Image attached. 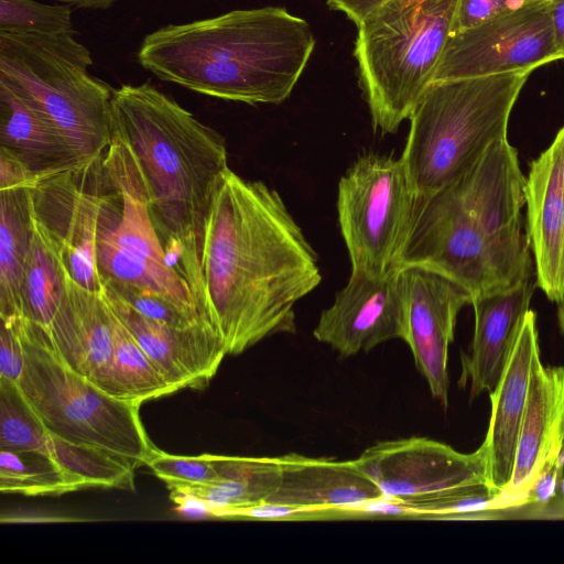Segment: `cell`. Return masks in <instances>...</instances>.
<instances>
[{"label":"cell","instance_id":"cell-35","mask_svg":"<svg viewBox=\"0 0 564 564\" xmlns=\"http://www.w3.org/2000/svg\"><path fill=\"white\" fill-rule=\"evenodd\" d=\"M18 317L0 318V379L17 384L24 368V354L18 329Z\"/></svg>","mask_w":564,"mask_h":564},{"label":"cell","instance_id":"cell-25","mask_svg":"<svg viewBox=\"0 0 564 564\" xmlns=\"http://www.w3.org/2000/svg\"><path fill=\"white\" fill-rule=\"evenodd\" d=\"M33 230L30 187L0 191V318L22 316V281Z\"/></svg>","mask_w":564,"mask_h":564},{"label":"cell","instance_id":"cell-17","mask_svg":"<svg viewBox=\"0 0 564 564\" xmlns=\"http://www.w3.org/2000/svg\"><path fill=\"white\" fill-rule=\"evenodd\" d=\"M524 200L535 282L558 304L564 299V127L531 162Z\"/></svg>","mask_w":564,"mask_h":564},{"label":"cell","instance_id":"cell-20","mask_svg":"<svg viewBox=\"0 0 564 564\" xmlns=\"http://www.w3.org/2000/svg\"><path fill=\"white\" fill-rule=\"evenodd\" d=\"M279 484L265 502L339 510L354 518L362 517V507L386 498L355 459L341 462L290 453L279 456Z\"/></svg>","mask_w":564,"mask_h":564},{"label":"cell","instance_id":"cell-12","mask_svg":"<svg viewBox=\"0 0 564 564\" xmlns=\"http://www.w3.org/2000/svg\"><path fill=\"white\" fill-rule=\"evenodd\" d=\"M560 59L549 0H535L521 9L453 33L433 82L513 72L532 73Z\"/></svg>","mask_w":564,"mask_h":564},{"label":"cell","instance_id":"cell-34","mask_svg":"<svg viewBox=\"0 0 564 564\" xmlns=\"http://www.w3.org/2000/svg\"><path fill=\"white\" fill-rule=\"evenodd\" d=\"M533 1L535 0H458L453 33L516 11Z\"/></svg>","mask_w":564,"mask_h":564},{"label":"cell","instance_id":"cell-8","mask_svg":"<svg viewBox=\"0 0 564 564\" xmlns=\"http://www.w3.org/2000/svg\"><path fill=\"white\" fill-rule=\"evenodd\" d=\"M89 50L74 35L0 32V77L25 91L63 133L80 163L111 144L113 88L93 76Z\"/></svg>","mask_w":564,"mask_h":564},{"label":"cell","instance_id":"cell-39","mask_svg":"<svg viewBox=\"0 0 564 564\" xmlns=\"http://www.w3.org/2000/svg\"><path fill=\"white\" fill-rule=\"evenodd\" d=\"M58 2L74 6L79 9L106 10L109 9L117 0H56Z\"/></svg>","mask_w":564,"mask_h":564},{"label":"cell","instance_id":"cell-26","mask_svg":"<svg viewBox=\"0 0 564 564\" xmlns=\"http://www.w3.org/2000/svg\"><path fill=\"white\" fill-rule=\"evenodd\" d=\"M112 315V356L95 384L112 398L138 404L178 391Z\"/></svg>","mask_w":564,"mask_h":564},{"label":"cell","instance_id":"cell-22","mask_svg":"<svg viewBox=\"0 0 564 564\" xmlns=\"http://www.w3.org/2000/svg\"><path fill=\"white\" fill-rule=\"evenodd\" d=\"M112 321L100 293L65 275L63 296L45 330L59 359L95 384L112 356Z\"/></svg>","mask_w":564,"mask_h":564},{"label":"cell","instance_id":"cell-30","mask_svg":"<svg viewBox=\"0 0 564 564\" xmlns=\"http://www.w3.org/2000/svg\"><path fill=\"white\" fill-rule=\"evenodd\" d=\"M51 434L28 404L19 386L0 379V449L50 456Z\"/></svg>","mask_w":564,"mask_h":564},{"label":"cell","instance_id":"cell-27","mask_svg":"<svg viewBox=\"0 0 564 564\" xmlns=\"http://www.w3.org/2000/svg\"><path fill=\"white\" fill-rule=\"evenodd\" d=\"M65 275L56 254L34 226L22 281V317L47 329L64 293Z\"/></svg>","mask_w":564,"mask_h":564},{"label":"cell","instance_id":"cell-3","mask_svg":"<svg viewBox=\"0 0 564 564\" xmlns=\"http://www.w3.org/2000/svg\"><path fill=\"white\" fill-rule=\"evenodd\" d=\"M110 110L112 138L135 160L169 267L199 281L207 215L229 170L225 139L150 82L113 88Z\"/></svg>","mask_w":564,"mask_h":564},{"label":"cell","instance_id":"cell-6","mask_svg":"<svg viewBox=\"0 0 564 564\" xmlns=\"http://www.w3.org/2000/svg\"><path fill=\"white\" fill-rule=\"evenodd\" d=\"M458 0H390L357 26L358 85L375 130L394 133L433 82Z\"/></svg>","mask_w":564,"mask_h":564},{"label":"cell","instance_id":"cell-11","mask_svg":"<svg viewBox=\"0 0 564 564\" xmlns=\"http://www.w3.org/2000/svg\"><path fill=\"white\" fill-rule=\"evenodd\" d=\"M355 463L386 498L402 506L489 487L485 442L473 453H460L421 436L381 441Z\"/></svg>","mask_w":564,"mask_h":564},{"label":"cell","instance_id":"cell-31","mask_svg":"<svg viewBox=\"0 0 564 564\" xmlns=\"http://www.w3.org/2000/svg\"><path fill=\"white\" fill-rule=\"evenodd\" d=\"M0 32L36 35H74L68 4H46L37 0H0Z\"/></svg>","mask_w":564,"mask_h":564},{"label":"cell","instance_id":"cell-18","mask_svg":"<svg viewBox=\"0 0 564 564\" xmlns=\"http://www.w3.org/2000/svg\"><path fill=\"white\" fill-rule=\"evenodd\" d=\"M564 444V367L532 370L527 406L509 484L492 499V512L519 509L555 449Z\"/></svg>","mask_w":564,"mask_h":564},{"label":"cell","instance_id":"cell-23","mask_svg":"<svg viewBox=\"0 0 564 564\" xmlns=\"http://www.w3.org/2000/svg\"><path fill=\"white\" fill-rule=\"evenodd\" d=\"M0 148L39 182L83 163L50 117L19 86L0 77Z\"/></svg>","mask_w":564,"mask_h":564},{"label":"cell","instance_id":"cell-4","mask_svg":"<svg viewBox=\"0 0 564 564\" xmlns=\"http://www.w3.org/2000/svg\"><path fill=\"white\" fill-rule=\"evenodd\" d=\"M314 47L307 21L264 7L161 26L145 35L137 58L158 78L188 90L278 105L291 95Z\"/></svg>","mask_w":564,"mask_h":564},{"label":"cell","instance_id":"cell-7","mask_svg":"<svg viewBox=\"0 0 564 564\" xmlns=\"http://www.w3.org/2000/svg\"><path fill=\"white\" fill-rule=\"evenodd\" d=\"M18 329L24 354L18 386L48 433L107 451L135 467L144 464L153 445L141 422V404L110 397L67 367L40 325L19 316Z\"/></svg>","mask_w":564,"mask_h":564},{"label":"cell","instance_id":"cell-16","mask_svg":"<svg viewBox=\"0 0 564 564\" xmlns=\"http://www.w3.org/2000/svg\"><path fill=\"white\" fill-rule=\"evenodd\" d=\"M100 294L177 390L208 383L228 354L221 334L212 323L187 326L160 323L143 316L105 286Z\"/></svg>","mask_w":564,"mask_h":564},{"label":"cell","instance_id":"cell-29","mask_svg":"<svg viewBox=\"0 0 564 564\" xmlns=\"http://www.w3.org/2000/svg\"><path fill=\"white\" fill-rule=\"evenodd\" d=\"M50 456L79 482L82 489L133 488L135 466L107 451L51 434Z\"/></svg>","mask_w":564,"mask_h":564},{"label":"cell","instance_id":"cell-33","mask_svg":"<svg viewBox=\"0 0 564 564\" xmlns=\"http://www.w3.org/2000/svg\"><path fill=\"white\" fill-rule=\"evenodd\" d=\"M104 286L137 312L153 321L174 326H187L200 322L212 323L204 317L184 311L162 296L143 292L133 286L108 282L104 283Z\"/></svg>","mask_w":564,"mask_h":564},{"label":"cell","instance_id":"cell-32","mask_svg":"<svg viewBox=\"0 0 564 564\" xmlns=\"http://www.w3.org/2000/svg\"><path fill=\"white\" fill-rule=\"evenodd\" d=\"M144 464L169 485H205L216 480L214 455L182 456L152 447Z\"/></svg>","mask_w":564,"mask_h":564},{"label":"cell","instance_id":"cell-14","mask_svg":"<svg viewBox=\"0 0 564 564\" xmlns=\"http://www.w3.org/2000/svg\"><path fill=\"white\" fill-rule=\"evenodd\" d=\"M405 304V335L414 364L431 394L448 404V347L459 311L470 304L468 293L446 276L422 267L399 269Z\"/></svg>","mask_w":564,"mask_h":564},{"label":"cell","instance_id":"cell-5","mask_svg":"<svg viewBox=\"0 0 564 564\" xmlns=\"http://www.w3.org/2000/svg\"><path fill=\"white\" fill-rule=\"evenodd\" d=\"M531 72L430 84L412 109L401 160L417 197L449 185L495 142L507 139L513 106Z\"/></svg>","mask_w":564,"mask_h":564},{"label":"cell","instance_id":"cell-37","mask_svg":"<svg viewBox=\"0 0 564 564\" xmlns=\"http://www.w3.org/2000/svg\"><path fill=\"white\" fill-rule=\"evenodd\" d=\"M390 0H326L330 10L343 12L358 25L368 15Z\"/></svg>","mask_w":564,"mask_h":564},{"label":"cell","instance_id":"cell-28","mask_svg":"<svg viewBox=\"0 0 564 564\" xmlns=\"http://www.w3.org/2000/svg\"><path fill=\"white\" fill-rule=\"evenodd\" d=\"M0 490L34 497L63 495L82 487L46 454L0 449Z\"/></svg>","mask_w":564,"mask_h":564},{"label":"cell","instance_id":"cell-2","mask_svg":"<svg viewBox=\"0 0 564 564\" xmlns=\"http://www.w3.org/2000/svg\"><path fill=\"white\" fill-rule=\"evenodd\" d=\"M524 182L517 150L507 139L492 143L459 178L417 197L395 268L435 271L465 290L470 304L534 276Z\"/></svg>","mask_w":564,"mask_h":564},{"label":"cell","instance_id":"cell-1","mask_svg":"<svg viewBox=\"0 0 564 564\" xmlns=\"http://www.w3.org/2000/svg\"><path fill=\"white\" fill-rule=\"evenodd\" d=\"M200 274L206 311L230 355L294 333L296 302L322 281L317 256L280 194L230 169L207 215Z\"/></svg>","mask_w":564,"mask_h":564},{"label":"cell","instance_id":"cell-15","mask_svg":"<svg viewBox=\"0 0 564 564\" xmlns=\"http://www.w3.org/2000/svg\"><path fill=\"white\" fill-rule=\"evenodd\" d=\"M314 337L344 357L368 352L405 335V304L399 269L384 274L350 272L313 330Z\"/></svg>","mask_w":564,"mask_h":564},{"label":"cell","instance_id":"cell-36","mask_svg":"<svg viewBox=\"0 0 564 564\" xmlns=\"http://www.w3.org/2000/svg\"><path fill=\"white\" fill-rule=\"evenodd\" d=\"M36 183L37 181L18 158L0 148V191L33 187Z\"/></svg>","mask_w":564,"mask_h":564},{"label":"cell","instance_id":"cell-24","mask_svg":"<svg viewBox=\"0 0 564 564\" xmlns=\"http://www.w3.org/2000/svg\"><path fill=\"white\" fill-rule=\"evenodd\" d=\"M217 478L205 485H169L171 499H192L215 518L231 509L264 502L280 479L276 457L214 455Z\"/></svg>","mask_w":564,"mask_h":564},{"label":"cell","instance_id":"cell-10","mask_svg":"<svg viewBox=\"0 0 564 564\" xmlns=\"http://www.w3.org/2000/svg\"><path fill=\"white\" fill-rule=\"evenodd\" d=\"M417 196L401 158L367 153L338 183V223L351 271L384 274L395 262Z\"/></svg>","mask_w":564,"mask_h":564},{"label":"cell","instance_id":"cell-9","mask_svg":"<svg viewBox=\"0 0 564 564\" xmlns=\"http://www.w3.org/2000/svg\"><path fill=\"white\" fill-rule=\"evenodd\" d=\"M95 256L102 285L133 286L212 322L188 283L169 267L139 167L115 138L100 156Z\"/></svg>","mask_w":564,"mask_h":564},{"label":"cell","instance_id":"cell-13","mask_svg":"<svg viewBox=\"0 0 564 564\" xmlns=\"http://www.w3.org/2000/svg\"><path fill=\"white\" fill-rule=\"evenodd\" d=\"M100 156L30 187L34 226L64 272L98 293L104 288L95 256Z\"/></svg>","mask_w":564,"mask_h":564},{"label":"cell","instance_id":"cell-19","mask_svg":"<svg viewBox=\"0 0 564 564\" xmlns=\"http://www.w3.org/2000/svg\"><path fill=\"white\" fill-rule=\"evenodd\" d=\"M539 360L541 357L536 314L529 310L503 372L489 393L491 414L484 442L488 453L487 480L497 495L509 484L512 476L531 373Z\"/></svg>","mask_w":564,"mask_h":564},{"label":"cell","instance_id":"cell-38","mask_svg":"<svg viewBox=\"0 0 564 564\" xmlns=\"http://www.w3.org/2000/svg\"><path fill=\"white\" fill-rule=\"evenodd\" d=\"M549 3L555 44L564 59V0H549Z\"/></svg>","mask_w":564,"mask_h":564},{"label":"cell","instance_id":"cell-21","mask_svg":"<svg viewBox=\"0 0 564 564\" xmlns=\"http://www.w3.org/2000/svg\"><path fill=\"white\" fill-rule=\"evenodd\" d=\"M535 275L509 290L471 302L475 324L470 350L462 354L459 386L469 400L490 393L506 367L522 321L530 310Z\"/></svg>","mask_w":564,"mask_h":564},{"label":"cell","instance_id":"cell-40","mask_svg":"<svg viewBox=\"0 0 564 564\" xmlns=\"http://www.w3.org/2000/svg\"><path fill=\"white\" fill-rule=\"evenodd\" d=\"M557 318L560 328L564 335V299L558 303Z\"/></svg>","mask_w":564,"mask_h":564}]
</instances>
